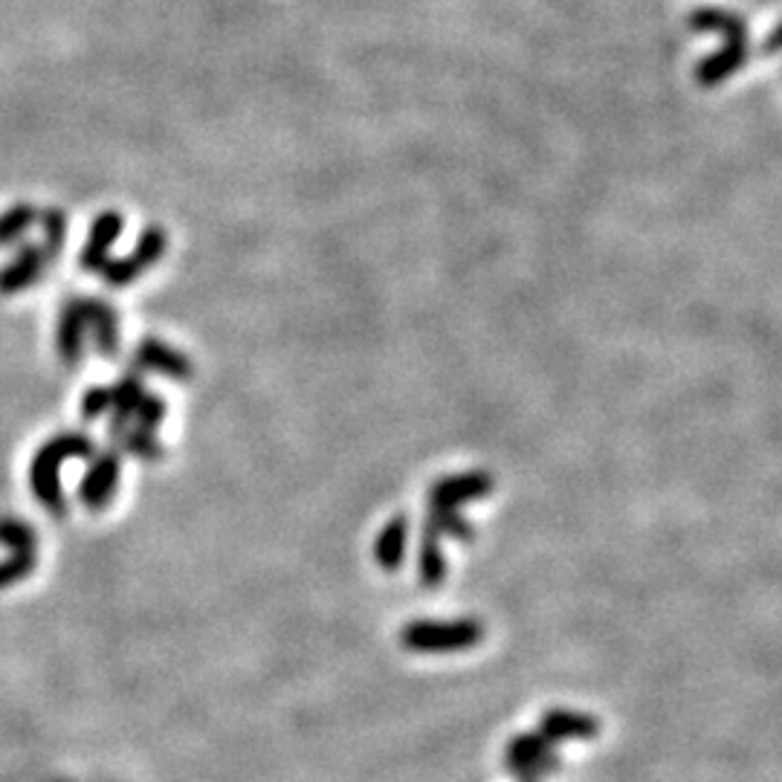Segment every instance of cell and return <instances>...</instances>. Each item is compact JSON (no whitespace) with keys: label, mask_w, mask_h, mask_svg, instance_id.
<instances>
[{"label":"cell","mask_w":782,"mask_h":782,"mask_svg":"<svg viewBox=\"0 0 782 782\" xmlns=\"http://www.w3.org/2000/svg\"><path fill=\"white\" fill-rule=\"evenodd\" d=\"M97 455V444L90 441L84 432H61L53 435L47 444L35 452L33 467H30V485L38 501L53 513V517H65L67 499L61 490V476L58 469L70 458H93Z\"/></svg>","instance_id":"obj_1"},{"label":"cell","mask_w":782,"mask_h":782,"mask_svg":"<svg viewBox=\"0 0 782 782\" xmlns=\"http://www.w3.org/2000/svg\"><path fill=\"white\" fill-rule=\"evenodd\" d=\"M487 635L485 623L476 617H461V621H411L400 630V644L409 653L444 655L473 649Z\"/></svg>","instance_id":"obj_2"},{"label":"cell","mask_w":782,"mask_h":782,"mask_svg":"<svg viewBox=\"0 0 782 782\" xmlns=\"http://www.w3.org/2000/svg\"><path fill=\"white\" fill-rule=\"evenodd\" d=\"M505 768L508 774L517 777L519 782H542L545 777L557 774L563 768L557 745L540 730L533 734H517L505 748Z\"/></svg>","instance_id":"obj_3"},{"label":"cell","mask_w":782,"mask_h":782,"mask_svg":"<svg viewBox=\"0 0 782 782\" xmlns=\"http://www.w3.org/2000/svg\"><path fill=\"white\" fill-rule=\"evenodd\" d=\"M162 252H166V233H162L160 226H148L146 233L139 235L137 250L131 252L128 259H107L102 270H99V275L107 284H113V287H122V284H131L134 279H139L146 267L157 264L162 259Z\"/></svg>","instance_id":"obj_4"},{"label":"cell","mask_w":782,"mask_h":782,"mask_svg":"<svg viewBox=\"0 0 782 782\" xmlns=\"http://www.w3.org/2000/svg\"><path fill=\"white\" fill-rule=\"evenodd\" d=\"M120 469L122 461L116 450L93 455L79 487L81 505L88 510H97V513L99 510H105L113 501V496H116V487H120Z\"/></svg>","instance_id":"obj_5"},{"label":"cell","mask_w":782,"mask_h":782,"mask_svg":"<svg viewBox=\"0 0 782 782\" xmlns=\"http://www.w3.org/2000/svg\"><path fill=\"white\" fill-rule=\"evenodd\" d=\"M49 264L53 261H49L47 250L41 243H21L15 259L0 267V296H12V293H21L38 284L49 270Z\"/></svg>","instance_id":"obj_6"},{"label":"cell","mask_w":782,"mask_h":782,"mask_svg":"<svg viewBox=\"0 0 782 782\" xmlns=\"http://www.w3.org/2000/svg\"><path fill=\"white\" fill-rule=\"evenodd\" d=\"M603 730L600 718L580 713V710H565L554 707L545 710L540 716V734L548 736L551 743H589L597 734Z\"/></svg>","instance_id":"obj_7"},{"label":"cell","mask_w":782,"mask_h":782,"mask_svg":"<svg viewBox=\"0 0 782 782\" xmlns=\"http://www.w3.org/2000/svg\"><path fill=\"white\" fill-rule=\"evenodd\" d=\"M492 492L490 473H464V476L441 478L429 490V508H455L467 505L473 499H485Z\"/></svg>","instance_id":"obj_8"},{"label":"cell","mask_w":782,"mask_h":782,"mask_svg":"<svg viewBox=\"0 0 782 782\" xmlns=\"http://www.w3.org/2000/svg\"><path fill=\"white\" fill-rule=\"evenodd\" d=\"M81 319H84V331L93 333L97 351L102 356H113L120 351V319L116 310L99 298H79Z\"/></svg>","instance_id":"obj_9"},{"label":"cell","mask_w":782,"mask_h":782,"mask_svg":"<svg viewBox=\"0 0 782 782\" xmlns=\"http://www.w3.org/2000/svg\"><path fill=\"white\" fill-rule=\"evenodd\" d=\"M122 226H125V220H122L120 212H102V215L93 220L90 238L88 243H84L79 259L88 273H99V270H102V264L107 261V252H111V247L122 235Z\"/></svg>","instance_id":"obj_10"},{"label":"cell","mask_w":782,"mask_h":782,"mask_svg":"<svg viewBox=\"0 0 782 782\" xmlns=\"http://www.w3.org/2000/svg\"><path fill=\"white\" fill-rule=\"evenodd\" d=\"M137 365L146 372H160L166 377L174 379H189L192 377V363L189 356H183L180 351L169 348L160 339H143L137 348Z\"/></svg>","instance_id":"obj_11"},{"label":"cell","mask_w":782,"mask_h":782,"mask_svg":"<svg viewBox=\"0 0 782 782\" xmlns=\"http://www.w3.org/2000/svg\"><path fill=\"white\" fill-rule=\"evenodd\" d=\"M84 319H81V307L79 298H70L61 314H58V328H56V345L58 354L65 360L67 365H76L81 360V351H84Z\"/></svg>","instance_id":"obj_12"},{"label":"cell","mask_w":782,"mask_h":782,"mask_svg":"<svg viewBox=\"0 0 782 782\" xmlns=\"http://www.w3.org/2000/svg\"><path fill=\"white\" fill-rule=\"evenodd\" d=\"M406 542H409V519H388L374 542V559L383 571H397L406 559Z\"/></svg>","instance_id":"obj_13"},{"label":"cell","mask_w":782,"mask_h":782,"mask_svg":"<svg viewBox=\"0 0 782 782\" xmlns=\"http://www.w3.org/2000/svg\"><path fill=\"white\" fill-rule=\"evenodd\" d=\"M690 26L699 30V33H707V30H718L725 33L727 44L734 47H748V26L739 15H730L725 9H699L693 18H690Z\"/></svg>","instance_id":"obj_14"},{"label":"cell","mask_w":782,"mask_h":782,"mask_svg":"<svg viewBox=\"0 0 782 782\" xmlns=\"http://www.w3.org/2000/svg\"><path fill=\"white\" fill-rule=\"evenodd\" d=\"M423 533H432V536H450V540L458 542H469L473 540V524L467 519L461 517L455 508H429V517L423 522Z\"/></svg>","instance_id":"obj_15"},{"label":"cell","mask_w":782,"mask_h":782,"mask_svg":"<svg viewBox=\"0 0 782 782\" xmlns=\"http://www.w3.org/2000/svg\"><path fill=\"white\" fill-rule=\"evenodd\" d=\"M748 58V47H734V44H725V49H718L713 56H707L699 67V81L704 84H716V81L727 79V76L739 70Z\"/></svg>","instance_id":"obj_16"},{"label":"cell","mask_w":782,"mask_h":782,"mask_svg":"<svg viewBox=\"0 0 782 782\" xmlns=\"http://www.w3.org/2000/svg\"><path fill=\"white\" fill-rule=\"evenodd\" d=\"M418 568L420 582H423L427 589H438V586L446 580V557L444 551H441V540L432 536V533H423V540H420Z\"/></svg>","instance_id":"obj_17"},{"label":"cell","mask_w":782,"mask_h":782,"mask_svg":"<svg viewBox=\"0 0 782 782\" xmlns=\"http://www.w3.org/2000/svg\"><path fill=\"white\" fill-rule=\"evenodd\" d=\"M38 220H41V233H44L41 247L47 250L49 261H56L58 252L65 250V241H67V215L61 209H56V206H49V209L38 212Z\"/></svg>","instance_id":"obj_18"},{"label":"cell","mask_w":782,"mask_h":782,"mask_svg":"<svg viewBox=\"0 0 782 782\" xmlns=\"http://www.w3.org/2000/svg\"><path fill=\"white\" fill-rule=\"evenodd\" d=\"M35 218H38V212H35V206H30V203H15L12 209L3 212V215H0V247L24 238V233L33 226Z\"/></svg>","instance_id":"obj_19"},{"label":"cell","mask_w":782,"mask_h":782,"mask_svg":"<svg viewBox=\"0 0 782 782\" xmlns=\"http://www.w3.org/2000/svg\"><path fill=\"white\" fill-rule=\"evenodd\" d=\"M113 441H116V444H120L125 452H134L137 458L157 461L162 455V446L157 444V438L139 427H128L125 432H122V435L113 438Z\"/></svg>","instance_id":"obj_20"},{"label":"cell","mask_w":782,"mask_h":782,"mask_svg":"<svg viewBox=\"0 0 782 782\" xmlns=\"http://www.w3.org/2000/svg\"><path fill=\"white\" fill-rule=\"evenodd\" d=\"M0 542L9 551H35L38 548V536L26 522L21 519H0Z\"/></svg>","instance_id":"obj_21"},{"label":"cell","mask_w":782,"mask_h":782,"mask_svg":"<svg viewBox=\"0 0 782 782\" xmlns=\"http://www.w3.org/2000/svg\"><path fill=\"white\" fill-rule=\"evenodd\" d=\"M35 559H38L35 551H12L9 559L0 563V589H7L12 582L30 577V571L35 568Z\"/></svg>","instance_id":"obj_22"},{"label":"cell","mask_w":782,"mask_h":782,"mask_svg":"<svg viewBox=\"0 0 782 782\" xmlns=\"http://www.w3.org/2000/svg\"><path fill=\"white\" fill-rule=\"evenodd\" d=\"M111 406H113L111 386L88 388V395L81 397V418H84V420L102 418L105 411H111Z\"/></svg>","instance_id":"obj_23"},{"label":"cell","mask_w":782,"mask_h":782,"mask_svg":"<svg viewBox=\"0 0 782 782\" xmlns=\"http://www.w3.org/2000/svg\"><path fill=\"white\" fill-rule=\"evenodd\" d=\"M162 418H166V404H162L160 397L146 395L143 400H139L137 411H134V420H137L139 429H146V432H154V429L160 427Z\"/></svg>","instance_id":"obj_24"}]
</instances>
